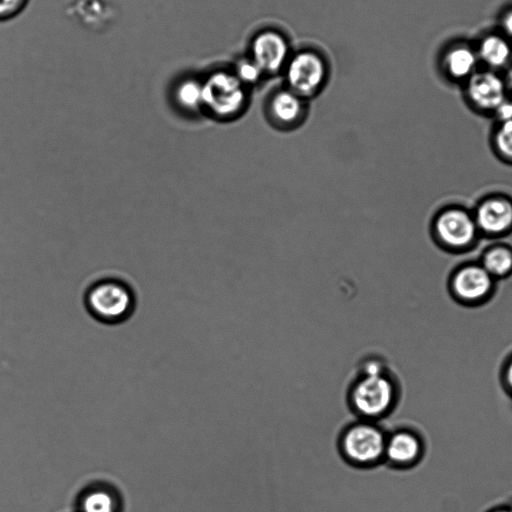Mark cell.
<instances>
[{"instance_id": "obj_10", "label": "cell", "mask_w": 512, "mask_h": 512, "mask_svg": "<svg viewBox=\"0 0 512 512\" xmlns=\"http://www.w3.org/2000/svg\"><path fill=\"white\" fill-rule=\"evenodd\" d=\"M293 50L285 32L276 27H264L251 36L246 54L268 78L281 75Z\"/></svg>"}, {"instance_id": "obj_19", "label": "cell", "mask_w": 512, "mask_h": 512, "mask_svg": "<svg viewBox=\"0 0 512 512\" xmlns=\"http://www.w3.org/2000/svg\"><path fill=\"white\" fill-rule=\"evenodd\" d=\"M239 81L250 90L258 86L266 76L257 63L247 54L236 58L230 67Z\"/></svg>"}, {"instance_id": "obj_1", "label": "cell", "mask_w": 512, "mask_h": 512, "mask_svg": "<svg viewBox=\"0 0 512 512\" xmlns=\"http://www.w3.org/2000/svg\"><path fill=\"white\" fill-rule=\"evenodd\" d=\"M400 386L386 362L378 356L365 357L347 388V404L360 419L378 421L397 406Z\"/></svg>"}, {"instance_id": "obj_7", "label": "cell", "mask_w": 512, "mask_h": 512, "mask_svg": "<svg viewBox=\"0 0 512 512\" xmlns=\"http://www.w3.org/2000/svg\"><path fill=\"white\" fill-rule=\"evenodd\" d=\"M85 305L98 321L116 324L123 322L132 314L135 295L130 286L122 280L105 278L88 288Z\"/></svg>"}, {"instance_id": "obj_14", "label": "cell", "mask_w": 512, "mask_h": 512, "mask_svg": "<svg viewBox=\"0 0 512 512\" xmlns=\"http://www.w3.org/2000/svg\"><path fill=\"white\" fill-rule=\"evenodd\" d=\"M474 44L481 67L504 73L512 65V40L497 28L481 34Z\"/></svg>"}, {"instance_id": "obj_6", "label": "cell", "mask_w": 512, "mask_h": 512, "mask_svg": "<svg viewBox=\"0 0 512 512\" xmlns=\"http://www.w3.org/2000/svg\"><path fill=\"white\" fill-rule=\"evenodd\" d=\"M498 283L478 260H467L460 262L450 271L447 290L457 304L475 308L493 299Z\"/></svg>"}, {"instance_id": "obj_20", "label": "cell", "mask_w": 512, "mask_h": 512, "mask_svg": "<svg viewBox=\"0 0 512 512\" xmlns=\"http://www.w3.org/2000/svg\"><path fill=\"white\" fill-rule=\"evenodd\" d=\"M28 0H0V21L9 20L18 15Z\"/></svg>"}, {"instance_id": "obj_24", "label": "cell", "mask_w": 512, "mask_h": 512, "mask_svg": "<svg viewBox=\"0 0 512 512\" xmlns=\"http://www.w3.org/2000/svg\"><path fill=\"white\" fill-rule=\"evenodd\" d=\"M507 505L510 507V509H511V511H512V502H511V503H509V504H507Z\"/></svg>"}, {"instance_id": "obj_16", "label": "cell", "mask_w": 512, "mask_h": 512, "mask_svg": "<svg viewBox=\"0 0 512 512\" xmlns=\"http://www.w3.org/2000/svg\"><path fill=\"white\" fill-rule=\"evenodd\" d=\"M477 260L498 282L512 276V245L503 240L491 241Z\"/></svg>"}, {"instance_id": "obj_4", "label": "cell", "mask_w": 512, "mask_h": 512, "mask_svg": "<svg viewBox=\"0 0 512 512\" xmlns=\"http://www.w3.org/2000/svg\"><path fill=\"white\" fill-rule=\"evenodd\" d=\"M387 431L378 421L357 418L345 425L337 439L342 459L356 468L384 463Z\"/></svg>"}, {"instance_id": "obj_12", "label": "cell", "mask_w": 512, "mask_h": 512, "mask_svg": "<svg viewBox=\"0 0 512 512\" xmlns=\"http://www.w3.org/2000/svg\"><path fill=\"white\" fill-rule=\"evenodd\" d=\"M308 100L286 86L274 88L266 96L265 116L279 130H292L300 126L308 115Z\"/></svg>"}, {"instance_id": "obj_13", "label": "cell", "mask_w": 512, "mask_h": 512, "mask_svg": "<svg viewBox=\"0 0 512 512\" xmlns=\"http://www.w3.org/2000/svg\"><path fill=\"white\" fill-rule=\"evenodd\" d=\"M426 450L422 435L412 427L401 426L387 431L384 463L398 470L417 466Z\"/></svg>"}, {"instance_id": "obj_17", "label": "cell", "mask_w": 512, "mask_h": 512, "mask_svg": "<svg viewBox=\"0 0 512 512\" xmlns=\"http://www.w3.org/2000/svg\"><path fill=\"white\" fill-rule=\"evenodd\" d=\"M488 141L495 158L512 166V119L493 121Z\"/></svg>"}, {"instance_id": "obj_22", "label": "cell", "mask_w": 512, "mask_h": 512, "mask_svg": "<svg viewBox=\"0 0 512 512\" xmlns=\"http://www.w3.org/2000/svg\"><path fill=\"white\" fill-rule=\"evenodd\" d=\"M500 379L503 389L512 398V353L502 365Z\"/></svg>"}, {"instance_id": "obj_15", "label": "cell", "mask_w": 512, "mask_h": 512, "mask_svg": "<svg viewBox=\"0 0 512 512\" xmlns=\"http://www.w3.org/2000/svg\"><path fill=\"white\" fill-rule=\"evenodd\" d=\"M77 512H123L120 493L106 483L88 485L79 494Z\"/></svg>"}, {"instance_id": "obj_5", "label": "cell", "mask_w": 512, "mask_h": 512, "mask_svg": "<svg viewBox=\"0 0 512 512\" xmlns=\"http://www.w3.org/2000/svg\"><path fill=\"white\" fill-rule=\"evenodd\" d=\"M330 72L326 55L315 47L306 46L293 50L281 75L284 86L309 101L326 87Z\"/></svg>"}, {"instance_id": "obj_23", "label": "cell", "mask_w": 512, "mask_h": 512, "mask_svg": "<svg viewBox=\"0 0 512 512\" xmlns=\"http://www.w3.org/2000/svg\"><path fill=\"white\" fill-rule=\"evenodd\" d=\"M485 512H512V511H511L510 507L507 504H505V505L494 506Z\"/></svg>"}, {"instance_id": "obj_9", "label": "cell", "mask_w": 512, "mask_h": 512, "mask_svg": "<svg viewBox=\"0 0 512 512\" xmlns=\"http://www.w3.org/2000/svg\"><path fill=\"white\" fill-rule=\"evenodd\" d=\"M471 208L482 240H503L512 234V195L488 192Z\"/></svg>"}, {"instance_id": "obj_3", "label": "cell", "mask_w": 512, "mask_h": 512, "mask_svg": "<svg viewBox=\"0 0 512 512\" xmlns=\"http://www.w3.org/2000/svg\"><path fill=\"white\" fill-rule=\"evenodd\" d=\"M203 112L218 121H233L249 106L251 90L230 67H217L202 78Z\"/></svg>"}, {"instance_id": "obj_2", "label": "cell", "mask_w": 512, "mask_h": 512, "mask_svg": "<svg viewBox=\"0 0 512 512\" xmlns=\"http://www.w3.org/2000/svg\"><path fill=\"white\" fill-rule=\"evenodd\" d=\"M429 235L437 248L451 255L473 252L482 241L472 208L457 202L445 203L433 213Z\"/></svg>"}, {"instance_id": "obj_18", "label": "cell", "mask_w": 512, "mask_h": 512, "mask_svg": "<svg viewBox=\"0 0 512 512\" xmlns=\"http://www.w3.org/2000/svg\"><path fill=\"white\" fill-rule=\"evenodd\" d=\"M175 101L185 112H203L202 79L188 78L181 82L175 92Z\"/></svg>"}, {"instance_id": "obj_21", "label": "cell", "mask_w": 512, "mask_h": 512, "mask_svg": "<svg viewBox=\"0 0 512 512\" xmlns=\"http://www.w3.org/2000/svg\"><path fill=\"white\" fill-rule=\"evenodd\" d=\"M497 29L512 40V3L500 10L497 16Z\"/></svg>"}, {"instance_id": "obj_8", "label": "cell", "mask_w": 512, "mask_h": 512, "mask_svg": "<svg viewBox=\"0 0 512 512\" xmlns=\"http://www.w3.org/2000/svg\"><path fill=\"white\" fill-rule=\"evenodd\" d=\"M460 87L466 106L473 113L491 119L512 95L504 73L483 67L476 70Z\"/></svg>"}, {"instance_id": "obj_11", "label": "cell", "mask_w": 512, "mask_h": 512, "mask_svg": "<svg viewBox=\"0 0 512 512\" xmlns=\"http://www.w3.org/2000/svg\"><path fill=\"white\" fill-rule=\"evenodd\" d=\"M474 41L455 38L445 43L437 56V68L448 83L461 86L480 68Z\"/></svg>"}]
</instances>
